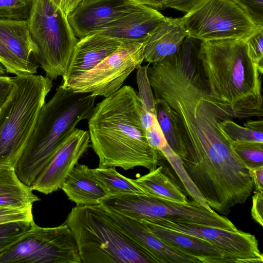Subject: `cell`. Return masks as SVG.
Wrapping results in <instances>:
<instances>
[{"label":"cell","mask_w":263,"mask_h":263,"mask_svg":"<svg viewBox=\"0 0 263 263\" xmlns=\"http://www.w3.org/2000/svg\"><path fill=\"white\" fill-rule=\"evenodd\" d=\"M210 97L230 119L263 116L261 76L245 40L202 41L198 53Z\"/></svg>","instance_id":"2"},{"label":"cell","mask_w":263,"mask_h":263,"mask_svg":"<svg viewBox=\"0 0 263 263\" xmlns=\"http://www.w3.org/2000/svg\"><path fill=\"white\" fill-rule=\"evenodd\" d=\"M89 143L88 132L76 128L54 153L30 189L46 195L61 189Z\"/></svg>","instance_id":"12"},{"label":"cell","mask_w":263,"mask_h":263,"mask_svg":"<svg viewBox=\"0 0 263 263\" xmlns=\"http://www.w3.org/2000/svg\"><path fill=\"white\" fill-rule=\"evenodd\" d=\"M32 191L20 180L13 167H0V208H32L40 200Z\"/></svg>","instance_id":"22"},{"label":"cell","mask_w":263,"mask_h":263,"mask_svg":"<svg viewBox=\"0 0 263 263\" xmlns=\"http://www.w3.org/2000/svg\"><path fill=\"white\" fill-rule=\"evenodd\" d=\"M145 221L203 239L222 251L231 262H263V256L259 250L258 241L255 235L237 229L226 230L165 218H154Z\"/></svg>","instance_id":"11"},{"label":"cell","mask_w":263,"mask_h":263,"mask_svg":"<svg viewBox=\"0 0 263 263\" xmlns=\"http://www.w3.org/2000/svg\"><path fill=\"white\" fill-rule=\"evenodd\" d=\"M171 173L166 166L161 165L132 180L145 193L178 202H187L186 192L182 183Z\"/></svg>","instance_id":"20"},{"label":"cell","mask_w":263,"mask_h":263,"mask_svg":"<svg viewBox=\"0 0 263 263\" xmlns=\"http://www.w3.org/2000/svg\"><path fill=\"white\" fill-rule=\"evenodd\" d=\"M230 1L245 11L257 26H263V0Z\"/></svg>","instance_id":"31"},{"label":"cell","mask_w":263,"mask_h":263,"mask_svg":"<svg viewBox=\"0 0 263 263\" xmlns=\"http://www.w3.org/2000/svg\"><path fill=\"white\" fill-rule=\"evenodd\" d=\"M82 263L75 238L63 223L43 228L34 222L14 244L0 254V263Z\"/></svg>","instance_id":"8"},{"label":"cell","mask_w":263,"mask_h":263,"mask_svg":"<svg viewBox=\"0 0 263 263\" xmlns=\"http://www.w3.org/2000/svg\"><path fill=\"white\" fill-rule=\"evenodd\" d=\"M189 36L182 17H165L144 42V60L149 64L174 54Z\"/></svg>","instance_id":"18"},{"label":"cell","mask_w":263,"mask_h":263,"mask_svg":"<svg viewBox=\"0 0 263 263\" xmlns=\"http://www.w3.org/2000/svg\"><path fill=\"white\" fill-rule=\"evenodd\" d=\"M34 221H18L0 224V254L28 231Z\"/></svg>","instance_id":"27"},{"label":"cell","mask_w":263,"mask_h":263,"mask_svg":"<svg viewBox=\"0 0 263 263\" xmlns=\"http://www.w3.org/2000/svg\"><path fill=\"white\" fill-rule=\"evenodd\" d=\"M144 42H125L93 68L62 82L74 91L108 97L122 87L125 80L144 61Z\"/></svg>","instance_id":"10"},{"label":"cell","mask_w":263,"mask_h":263,"mask_svg":"<svg viewBox=\"0 0 263 263\" xmlns=\"http://www.w3.org/2000/svg\"><path fill=\"white\" fill-rule=\"evenodd\" d=\"M106 210L119 224L146 251L155 263H200L198 260L180 253L161 240L140 220Z\"/></svg>","instance_id":"15"},{"label":"cell","mask_w":263,"mask_h":263,"mask_svg":"<svg viewBox=\"0 0 263 263\" xmlns=\"http://www.w3.org/2000/svg\"><path fill=\"white\" fill-rule=\"evenodd\" d=\"M24 1H31V0H24Z\"/></svg>","instance_id":"42"},{"label":"cell","mask_w":263,"mask_h":263,"mask_svg":"<svg viewBox=\"0 0 263 263\" xmlns=\"http://www.w3.org/2000/svg\"><path fill=\"white\" fill-rule=\"evenodd\" d=\"M142 102L130 86L121 87L93 108L88 119L92 147L99 166L124 170L158 165L159 152L147 139L142 123Z\"/></svg>","instance_id":"1"},{"label":"cell","mask_w":263,"mask_h":263,"mask_svg":"<svg viewBox=\"0 0 263 263\" xmlns=\"http://www.w3.org/2000/svg\"><path fill=\"white\" fill-rule=\"evenodd\" d=\"M140 221L161 240L200 263L231 262L222 251L203 239Z\"/></svg>","instance_id":"17"},{"label":"cell","mask_w":263,"mask_h":263,"mask_svg":"<svg viewBox=\"0 0 263 263\" xmlns=\"http://www.w3.org/2000/svg\"><path fill=\"white\" fill-rule=\"evenodd\" d=\"M252 197L251 216L261 226H263V190L256 189Z\"/></svg>","instance_id":"35"},{"label":"cell","mask_w":263,"mask_h":263,"mask_svg":"<svg viewBox=\"0 0 263 263\" xmlns=\"http://www.w3.org/2000/svg\"><path fill=\"white\" fill-rule=\"evenodd\" d=\"M82 263H155L101 205L73 207L65 222Z\"/></svg>","instance_id":"4"},{"label":"cell","mask_w":263,"mask_h":263,"mask_svg":"<svg viewBox=\"0 0 263 263\" xmlns=\"http://www.w3.org/2000/svg\"><path fill=\"white\" fill-rule=\"evenodd\" d=\"M94 177L102 184L109 195L144 193L132 179L118 173L115 167L90 168Z\"/></svg>","instance_id":"24"},{"label":"cell","mask_w":263,"mask_h":263,"mask_svg":"<svg viewBox=\"0 0 263 263\" xmlns=\"http://www.w3.org/2000/svg\"><path fill=\"white\" fill-rule=\"evenodd\" d=\"M141 5L135 0H91L80 4L67 17L75 35L80 39L97 32Z\"/></svg>","instance_id":"13"},{"label":"cell","mask_w":263,"mask_h":263,"mask_svg":"<svg viewBox=\"0 0 263 263\" xmlns=\"http://www.w3.org/2000/svg\"><path fill=\"white\" fill-rule=\"evenodd\" d=\"M233 149L249 170L263 166V143L231 141Z\"/></svg>","instance_id":"26"},{"label":"cell","mask_w":263,"mask_h":263,"mask_svg":"<svg viewBox=\"0 0 263 263\" xmlns=\"http://www.w3.org/2000/svg\"><path fill=\"white\" fill-rule=\"evenodd\" d=\"M52 2H53L55 4H56L57 5L60 6L61 2L62 0H51Z\"/></svg>","instance_id":"41"},{"label":"cell","mask_w":263,"mask_h":263,"mask_svg":"<svg viewBox=\"0 0 263 263\" xmlns=\"http://www.w3.org/2000/svg\"><path fill=\"white\" fill-rule=\"evenodd\" d=\"M0 62L4 66L8 73L16 76L33 74L31 71L17 59L0 42Z\"/></svg>","instance_id":"30"},{"label":"cell","mask_w":263,"mask_h":263,"mask_svg":"<svg viewBox=\"0 0 263 263\" xmlns=\"http://www.w3.org/2000/svg\"><path fill=\"white\" fill-rule=\"evenodd\" d=\"M96 96L60 85L42 107L14 170L20 180L30 186L63 142L79 122L88 120Z\"/></svg>","instance_id":"3"},{"label":"cell","mask_w":263,"mask_h":263,"mask_svg":"<svg viewBox=\"0 0 263 263\" xmlns=\"http://www.w3.org/2000/svg\"><path fill=\"white\" fill-rule=\"evenodd\" d=\"M68 199L78 206L99 205L108 194L94 177L90 168L78 163L62 184L61 188Z\"/></svg>","instance_id":"19"},{"label":"cell","mask_w":263,"mask_h":263,"mask_svg":"<svg viewBox=\"0 0 263 263\" xmlns=\"http://www.w3.org/2000/svg\"><path fill=\"white\" fill-rule=\"evenodd\" d=\"M31 1L0 0V20L14 21H27Z\"/></svg>","instance_id":"28"},{"label":"cell","mask_w":263,"mask_h":263,"mask_svg":"<svg viewBox=\"0 0 263 263\" xmlns=\"http://www.w3.org/2000/svg\"><path fill=\"white\" fill-rule=\"evenodd\" d=\"M123 41L97 33L78 41L63 81L78 77L93 68L116 50Z\"/></svg>","instance_id":"16"},{"label":"cell","mask_w":263,"mask_h":263,"mask_svg":"<svg viewBox=\"0 0 263 263\" xmlns=\"http://www.w3.org/2000/svg\"><path fill=\"white\" fill-rule=\"evenodd\" d=\"M165 17L157 9L142 4L136 10L111 22L96 33L124 43L145 42Z\"/></svg>","instance_id":"14"},{"label":"cell","mask_w":263,"mask_h":263,"mask_svg":"<svg viewBox=\"0 0 263 263\" xmlns=\"http://www.w3.org/2000/svg\"><path fill=\"white\" fill-rule=\"evenodd\" d=\"M182 19L189 36L201 41L245 40L258 27L230 0H205Z\"/></svg>","instance_id":"9"},{"label":"cell","mask_w":263,"mask_h":263,"mask_svg":"<svg viewBox=\"0 0 263 263\" xmlns=\"http://www.w3.org/2000/svg\"><path fill=\"white\" fill-rule=\"evenodd\" d=\"M14 77L0 76V108L5 104L12 91Z\"/></svg>","instance_id":"36"},{"label":"cell","mask_w":263,"mask_h":263,"mask_svg":"<svg viewBox=\"0 0 263 263\" xmlns=\"http://www.w3.org/2000/svg\"><path fill=\"white\" fill-rule=\"evenodd\" d=\"M81 0H62L60 7L68 16L80 3Z\"/></svg>","instance_id":"38"},{"label":"cell","mask_w":263,"mask_h":263,"mask_svg":"<svg viewBox=\"0 0 263 263\" xmlns=\"http://www.w3.org/2000/svg\"><path fill=\"white\" fill-rule=\"evenodd\" d=\"M52 87L46 76L14 77L11 94L0 108V167H14Z\"/></svg>","instance_id":"5"},{"label":"cell","mask_w":263,"mask_h":263,"mask_svg":"<svg viewBox=\"0 0 263 263\" xmlns=\"http://www.w3.org/2000/svg\"><path fill=\"white\" fill-rule=\"evenodd\" d=\"M248 51L261 74L263 73V26L258 27L246 39Z\"/></svg>","instance_id":"29"},{"label":"cell","mask_w":263,"mask_h":263,"mask_svg":"<svg viewBox=\"0 0 263 263\" xmlns=\"http://www.w3.org/2000/svg\"><path fill=\"white\" fill-rule=\"evenodd\" d=\"M145 133L149 144L158 151L167 144L156 117L145 130Z\"/></svg>","instance_id":"33"},{"label":"cell","mask_w":263,"mask_h":263,"mask_svg":"<svg viewBox=\"0 0 263 263\" xmlns=\"http://www.w3.org/2000/svg\"><path fill=\"white\" fill-rule=\"evenodd\" d=\"M33 220L32 208L15 209L0 208V224Z\"/></svg>","instance_id":"32"},{"label":"cell","mask_w":263,"mask_h":263,"mask_svg":"<svg viewBox=\"0 0 263 263\" xmlns=\"http://www.w3.org/2000/svg\"><path fill=\"white\" fill-rule=\"evenodd\" d=\"M26 21L35 61L52 80L63 77L78 41L67 16L51 0H31Z\"/></svg>","instance_id":"6"},{"label":"cell","mask_w":263,"mask_h":263,"mask_svg":"<svg viewBox=\"0 0 263 263\" xmlns=\"http://www.w3.org/2000/svg\"><path fill=\"white\" fill-rule=\"evenodd\" d=\"M137 2L154 8L156 9H161L163 0H135Z\"/></svg>","instance_id":"39"},{"label":"cell","mask_w":263,"mask_h":263,"mask_svg":"<svg viewBox=\"0 0 263 263\" xmlns=\"http://www.w3.org/2000/svg\"><path fill=\"white\" fill-rule=\"evenodd\" d=\"M155 115L164 138L172 150L181 159L186 153L181 132L174 115L166 103L155 98Z\"/></svg>","instance_id":"23"},{"label":"cell","mask_w":263,"mask_h":263,"mask_svg":"<svg viewBox=\"0 0 263 263\" xmlns=\"http://www.w3.org/2000/svg\"><path fill=\"white\" fill-rule=\"evenodd\" d=\"M253 181L254 188L263 190V166L257 168L250 170Z\"/></svg>","instance_id":"37"},{"label":"cell","mask_w":263,"mask_h":263,"mask_svg":"<svg viewBox=\"0 0 263 263\" xmlns=\"http://www.w3.org/2000/svg\"><path fill=\"white\" fill-rule=\"evenodd\" d=\"M7 73L4 66L0 62V76H6Z\"/></svg>","instance_id":"40"},{"label":"cell","mask_w":263,"mask_h":263,"mask_svg":"<svg viewBox=\"0 0 263 263\" xmlns=\"http://www.w3.org/2000/svg\"><path fill=\"white\" fill-rule=\"evenodd\" d=\"M223 132L231 141H255L263 143V121L249 120L243 126L231 119L220 122Z\"/></svg>","instance_id":"25"},{"label":"cell","mask_w":263,"mask_h":263,"mask_svg":"<svg viewBox=\"0 0 263 263\" xmlns=\"http://www.w3.org/2000/svg\"><path fill=\"white\" fill-rule=\"evenodd\" d=\"M0 42L33 74L39 65L31 59L32 46L27 21L0 20Z\"/></svg>","instance_id":"21"},{"label":"cell","mask_w":263,"mask_h":263,"mask_svg":"<svg viewBox=\"0 0 263 263\" xmlns=\"http://www.w3.org/2000/svg\"><path fill=\"white\" fill-rule=\"evenodd\" d=\"M107 209L116 213L144 221L165 218L170 220L226 230L237 228L226 216L194 200L185 203L162 199L145 193L109 196Z\"/></svg>","instance_id":"7"},{"label":"cell","mask_w":263,"mask_h":263,"mask_svg":"<svg viewBox=\"0 0 263 263\" xmlns=\"http://www.w3.org/2000/svg\"><path fill=\"white\" fill-rule=\"evenodd\" d=\"M204 1L205 0H163L161 9L171 8L187 13Z\"/></svg>","instance_id":"34"}]
</instances>
